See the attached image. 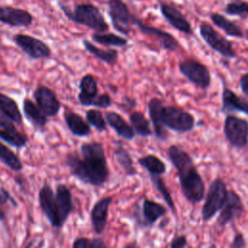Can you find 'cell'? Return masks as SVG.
<instances>
[{"mask_svg":"<svg viewBox=\"0 0 248 248\" xmlns=\"http://www.w3.org/2000/svg\"><path fill=\"white\" fill-rule=\"evenodd\" d=\"M65 163L71 174L84 184L101 187L108 179V165L101 142H83L79 152L74 150L66 154Z\"/></svg>","mask_w":248,"mask_h":248,"instance_id":"6da1fadb","label":"cell"},{"mask_svg":"<svg viewBox=\"0 0 248 248\" xmlns=\"http://www.w3.org/2000/svg\"><path fill=\"white\" fill-rule=\"evenodd\" d=\"M148 114L153 126L154 134L160 140L168 138L170 129L176 133H188L195 127V116L182 108L166 105L159 98H151L147 103Z\"/></svg>","mask_w":248,"mask_h":248,"instance_id":"7a4b0ae2","label":"cell"},{"mask_svg":"<svg viewBox=\"0 0 248 248\" xmlns=\"http://www.w3.org/2000/svg\"><path fill=\"white\" fill-rule=\"evenodd\" d=\"M168 157L177 171L181 192L192 202H201L205 196V184L190 154L177 144L169 146Z\"/></svg>","mask_w":248,"mask_h":248,"instance_id":"3957f363","label":"cell"},{"mask_svg":"<svg viewBox=\"0 0 248 248\" xmlns=\"http://www.w3.org/2000/svg\"><path fill=\"white\" fill-rule=\"evenodd\" d=\"M63 14L73 22L86 26L95 32H106L108 25L100 9L91 3H80L73 8L62 3H58Z\"/></svg>","mask_w":248,"mask_h":248,"instance_id":"277c9868","label":"cell"},{"mask_svg":"<svg viewBox=\"0 0 248 248\" xmlns=\"http://www.w3.org/2000/svg\"><path fill=\"white\" fill-rule=\"evenodd\" d=\"M229 196V190L225 181L221 177L214 178L209 184L204 202L202 207V218L204 222L211 220L224 206Z\"/></svg>","mask_w":248,"mask_h":248,"instance_id":"5b68a950","label":"cell"},{"mask_svg":"<svg viewBox=\"0 0 248 248\" xmlns=\"http://www.w3.org/2000/svg\"><path fill=\"white\" fill-rule=\"evenodd\" d=\"M199 33L204 43L221 56L229 59H232L237 56L232 42L219 33L211 24L202 21L199 25Z\"/></svg>","mask_w":248,"mask_h":248,"instance_id":"8992f818","label":"cell"},{"mask_svg":"<svg viewBox=\"0 0 248 248\" xmlns=\"http://www.w3.org/2000/svg\"><path fill=\"white\" fill-rule=\"evenodd\" d=\"M179 73L192 84L207 89L211 84V74L206 65L194 58H185L178 63Z\"/></svg>","mask_w":248,"mask_h":248,"instance_id":"52a82bcc","label":"cell"},{"mask_svg":"<svg viewBox=\"0 0 248 248\" xmlns=\"http://www.w3.org/2000/svg\"><path fill=\"white\" fill-rule=\"evenodd\" d=\"M223 132L226 140L233 148L242 149L248 145V121L233 114H227Z\"/></svg>","mask_w":248,"mask_h":248,"instance_id":"ba28073f","label":"cell"},{"mask_svg":"<svg viewBox=\"0 0 248 248\" xmlns=\"http://www.w3.org/2000/svg\"><path fill=\"white\" fill-rule=\"evenodd\" d=\"M108 7L113 29L122 35L128 36L131 31V25L134 24L135 16L131 14L126 3L123 0H108Z\"/></svg>","mask_w":248,"mask_h":248,"instance_id":"9c48e42d","label":"cell"},{"mask_svg":"<svg viewBox=\"0 0 248 248\" xmlns=\"http://www.w3.org/2000/svg\"><path fill=\"white\" fill-rule=\"evenodd\" d=\"M15 44L33 60L49 58L51 49L44 41L27 34H16L13 38Z\"/></svg>","mask_w":248,"mask_h":248,"instance_id":"30bf717a","label":"cell"},{"mask_svg":"<svg viewBox=\"0 0 248 248\" xmlns=\"http://www.w3.org/2000/svg\"><path fill=\"white\" fill-rule=\"evenodd\" d=\"M39 204L49 224L55 229H61L63 225L59 216L55 193L47 183H45L39 191Z\"/></svg>","mask_w":248,"mask_h":248,"instance_id":"8fae6325","label":"cell"},{"mask_svg":"<svg viewBox=\"0 0 248 248\" xmlns=\"http://www.w3.org/2000/svg\"><path fill=\"white\" fill-rule=\"evenodd\" d=\"M159 10L162 16L172 28L184 35H193V28L190 21L175 5L160 1Z\"/></svg>","mask_w":248,"mask_h":248,"instance_id":"7c38bea8","label":"cell"},{"mask_svg":"<svg viewBox=\"0 0 248 248\" xmlns=\"http://www.w3.org/2000/svg\"><path fill=\"white\" fill-rule=\"evenodd\" d=\"M134 24L138 26L139 30L142 34L156 40V42L159 44V46L161 48H163L164 50L175 51L178 49L179 43L177 42L175 37L173 35H171L170 33L165 31V30H162L158 27L147 25L136 16L134 19Z\"/></svg>","mask_w":248,"mask_h":248,"instance_id":"4fadbf2b","label":"cell"},{"mask_svg":"<svg viewBox=\"0 0 248 248\" xmlns=\"http://www.w3.org/2000/svg\"><path fill=\"white\" fill-rule=\"evenodd\" d=\"M243 212L244 204L240 196L233 190H229L227 202L221 208L217 217V224L220 227H225L240 218Z\"/></svg>","mask_w":248,"mask_h":248,"instance_id":"5bb4252c","label":"cell"},{"mask_svg":"<svg viewBox=\"0 0 248 248\" xmlns=\"http://www.w3.org/2000/svg\"><path fill=\"white\" fill-rule=\"evenodd\" d=\"M33 98L47 117L55 116L61 108V103L56 94L46 85H39L33 92Z\"/></svg>","mask_w":248,"mask_h":248,"instance_id":"9a60e30c","label":"cell"},{"mask_svg":"<svg viewBox=\"0 0 248 248\" xmlns=\"http://www.w3.org/2000/svg\"><path fill=\"white\" fill-rule=\"evenodd\" d=\"M34 17L30 12L12 6H0V22L12 27H27Z\"/></svg>","mask_w":248,"mask_h":248,"instance_id":"2e32d148","label":"cell"},{"mask_svg":"<svg viewBox=\"0 0 248 248\" xmlns=\"http://www.w3.org/2000/svg\"><path fill=\"white\" fill-rule=\"evenodd\" d=\"M112 202V197H103L97 201L90 212V221L94 232L101 234L107 226L109 205Z\"/></svg>","mask_w":248,"mask_h":248,"instance_id":"e0dca14e","label":"cell"},{"mask_svg":"<svg viewBox=\"0 0 248 248\" xmlns=\"http://www.w3.org/2000/svg\"><path fill=\"white\" fill-rule=\"evenodd\" d=\"M221 101V110L224 113L231 114L232 112H242L248 115V100L237 95L227 86L223 87Z\"/></svg>","mask_w":248,"mask_h":248,"instance_id":"ac0fdd59","label":"cell"},{"mask_svg":"<svg viewBox=\"0 0 248 248\" xmlns=\"http://www.w3.org/2000/svg\"><path fill=\"white\" fill-rule=\"evenodd\" d=\"M79 92L78 100L83 107H93L94 103L99 96L98 83L95 77L91 74L84 75L79 80Z\"/></svg>","mask_w":248,"mask_h":248,"instance_id":"d6986e66","label":"cell"},{"mask_svg":"<svg viewBox=\"0 0 248 248\" xmlns=\"http://www.w3.org/2000/svg\"><path fill=\"white\" fill-rule=\"evenodd\" d=\"M167 214V208L153 200L144 198L141 203V221L142 227H151L159 219Z\"/></svg>","mask_w":248,"mask_h":248,"instance_id":"ffe728a7","label":"cell"},{"mask_svg":"<svg viewBox=\"0 0 248 248\" xmlns=\"http://www.w3.org/2000/svg\"><path fill=\"white\" fill-rule=\"evenodd\" d=\"M55 198L58 205L60 220L64 226L75 208L73 195L71 190L65 184H58L55 190Z\"/></svg>","mask_w":248,"mask_h":248,"instance_id":"44dd1931","label":"cell"},{"mask_svg":"<svg viewBox=\"0 0 248 248\" xmlns=\"http://www.w3.org/2000/svg\"><path fill=\"white\" fill-rule=\"evenodd\" d=\"M22 109L25 117L36 130L43 131L46 128L47 116L43 112L36 103L29 98H25L22 102Z\"/></svg>","mask_w":248,"mask_h":248,"instance_id":"7402d4cb","label":"cell"},{"mask_svg":"<svg viewBox=\"0 0 248 248\" xmlns=\"http://www.w3.org/2000/svg\"><path fill=\"white\" fill-rule=\"evenodd\" d=\"M64 121L69 131L76 137H86L91 133L90 124L78 113L66 108L63 113Z\"/></svg>","mask_w":248,"mask_h":248,"instance_id":"603a6c76","label":"cell"},{"mask_svg":"<svg viewBox=\"0 0 248 248\" xmlns=\"http://www.w3.org/2000/svg\"><path fill=\"white\" fill-rule=\"evenodd\" d=\"M107 123L115 131V133L122 139L131 140L135 138V131L132 126L117 112L108 111L105 113Z\"/></svg>","mask_w":248,"mask_h":248,"instance_id":"cb8c5ba5","label":"cell"},{"mask_svg":"<svg viewBox=\"0 0 248 248\" xmlns=\"http://www.w3.org/2000/svg\"><path fill=\"white\" fill-rule=\"evenodd\" d=\"M209 18L212 23L220 30H222L227 36L241 39L244 37L242 28L235 22L228 18L219 13H210Z\"/></svg>","mask_w":248,"mask_h":248,"instance_id":"d4e9b609","label":"cell"},{"mask_svg":"<svg viewBox=\"0 0 248 248\" xmlns=\"http://www.w3.org/2000/svg\"><path fill=\"white\" fill-rule=\"evenodd\" d=\"M82 46L87 52L94 55L95 57H97L99 60L103 61L106 64L113 65L118 60V51L114 48L105 49V48L98 47L87 39L82 40Z\"/></svg>","mask_w":248,"mask_h":248,"instance_id":"484cf974","label":"cell"},{"mask_svg":"<svg viewBox=\"0 0 248 248\" xmlns=\"http://www.w3.org/2000/svg\"><path fill=\"white\" fill-rule=\"evenodd\" d=\"M113 155L117 164L120 166L126 175L132 176L137 173V170L134 167V161L130 152L119 142H117L113 148Z\"/></svg>","mask_w":248,"mask_h":248,"instance_id":"4316f807","label":"cell"},{"mask_svg":"<svg viewBox=\"0 0 248 248\" xmlns=\"http://www.w3.org/2000/svg\"><path fill=\"white\" fill-rule=\"evenodd\" d=\"M0 112L15 123L22 122V115L17 103L10 96L0 92Z\"/></svg>","mask_w":248,"mask_h":248,"instance_id":"83f0119b","label":"cell"},{"mask_svg":"<svg viewBox=\"0 0 248 248\" xmlns=\"http://www.w3.org/2000/svg\"><path fill=\"white\" fill-rule=\"evenodd\" d=\"M138 163L149 173V175L161 176L167 171V166L165 162L162 161L158 156L153 154L140 157L138 159Z\"/></svg>","mask_w":248,"mask_h":248,"instance_id":"f1b7e54d","label":"cell"},{"mask_svg":"<svg viewBox=\"0 0 248 248\" xmlns=\"http://www.w3.org/2000/svg\"><path fill=\"white\" fill-rule=\"evenodd\" d=\"M0 140L16 148L26 146L28 142L27 137L20 133L15 125L7 128H0Z\"/></svg>","mask_w":248,"mask_h":248,"instance_id":"f546056e","label":"cell"},{"mask_svg":"<svg viewBox=\"0 0 248 248\" xmlns=\"http://www.w3.org/2000/svg\"><path fill=\"white\" fill-rule=\"evenodd\" d=\"M129 119L133 130L138 136L145 138L152 135L153 132L151 130L150 121L145 117L142 112L137 110L132 111L129 115Z\"/></svg>","mask_w":248,"mask_h":248,"instance_id":"4dcf8cb0","label":"cell"},{"mask_svg":"<svg viewBox=\"0 0 248 248\" xmlns=\"http://www.w3.org/2000/svg\"><path fill=\"white\" fill-rule=\"evenodd\" d=\"M91 37L95 43L102 46L124 47L128 45V40L126 38L111 32H95Z\"/></svg>","mask_w":248,"mask_h":248,"instance_id":"1f68e13d","label":"cell"},{"mask_svg":"<svg viewBox=\"0 0 248 248\" xmlns=\"http://www.w3.org/2000/svg\"><path fill=\"white\" fill-rule=\"evenodd\" d=\"M0 162L15 171L21 170L23 167L19 157L1 141H0Z\"/></svg>","mask_w":248,"mask_h":248,"instance_id":"d6a6232c","label":"cell"},{"mask_svg":"<svg viewBox=\"0 0 248 248\" xmlns=\"http://www.w3.org/2000/svg\"><path fill=\"white\" fill-rule=\"evenodd\" d=\"M150 179L152 181L153 186L158 191V193L162 196L163 200L165 201V202L167 203L169 208L175 214V212H176L175 204H174V202L172 200L170 192L169 191V188L167 187L165 181L159 175H150Z\"/></svg>","mask_w":248,"mask_h":248,"instance_id":"836d02e7","label":"cell"},{"mask_svg":"<svg viewBox=\"0 0 248 248\" xmlns=\"http://www.w3.org/2000/svg\"><path fill=\"white\" fill-rule=\"evenodd\" d=\"M224 12L228 16L248 17V2L244 0H231L226 4Z\"/></svg>","mask_w":248,"mask_h":248,"instance_id":"e575fe53","label":"cell"},{"mask_svg":"<svg viewBox=\"0 0 248 248\" xmlns=\"http://www.w3.org/2000/svg\"><path fill=\"white\" fill-rule=\"evenodd\" d=\"M86 121L93 126L98 132H104L107 130V121L103 113L96 108H91L85 112Z\"/></svg>","mask_w":248,"mask_h":248,"instance_id":"d590c367","label":"cell"},{"mask_svg":"<svg viewBox=\"0 0 248 248\" xmlns=\"http://www.w3.org/2000/svg\"><path fill=\"white\" fill-rule=\"evenodd\" d=\"M111 104H112V100L110 96L108 93H102V94H99V96L97 97L93 107L98 108H109Z\"/></svg>","mask_w":248,"mask_h":248,"instance_id":"8d00e7d4","label":"cell"},{"mask_svg":"<svg viewBox=\"0 0 248 248\" xmlns=\"http://www.w3.org/2000/svg\"><path fill=\"white\" fill-rule=\"evenodd\" d=\"M72 248H94V238L77 237L73 242Z\"/></svg>","mask_w":248,"mask_h":248,"instance_id":"74e56055","label":"cell"},{"mask_svg":"<svg viewBox=\"0 0 248 248\" xmlns=\"http://www.w3.org/2000/svg\"><path fill=\"white\" fill-rule=\"evenodd\" d=\"M246 240L242 232H235L231 242V248H246Z\"/></svg>","mask_w":248,"mask_h":248,"instance_id":"f35d334b","label":"cell"},{"mask_svg":"<svg viewBox=\"0 0 248 248\" xmlns=\"http://www.w3.org/2000/svg\"><path fill=\"white\" fill-rule=\"evenodd\" d=\"M187 242V237L184 234H179L172 238L169 248H186Z\"/></svg>","mask_w":248,"mask_h":248,"instance_id":"ab89813d","label":"cell"},{"mask_svg":"<svg viewBox=\"0 0 248 248\" xmlns=\"http://www.w3.org/2000/svg\"><path fill=\"white\" fill-rule=\"evenodd\" d=\"M8 202H13V205L16 207V202L14 200V198L11 196L9 191H7L3 186L0 185V205L6 204Z\"/></svg>","mask_w":248,"mask_h":248,"instance_id":"60d3db41","label":"cell"},{"mask_svg":"<svg viewBox=\"0 0 248 248\" xmlns=\"http://www.w3.org/2000/svg\"><path fill=\"white\" fill-rule=\"evenodd\" d=\"M239 87L248 100V72L239 78Z\"/></svg>","mask_w":248,"mask_h":248,"instance_id":"b9f144b4","label":"cell"},{"mask_svg":"<svg viewBox=\"0 0 248 248\" xmlns=\"http://www.w3.org/2000/svg\"><path fill=\"white\" fill-rule=\"evenodd\" d=\"M136 104H137V102H136L135 99L130 98V97H126V98H124V100L122 102L121 107H123L124 109L129 110V109H132L136 106Z\"/></svg>","mask_w":248,"mask_h":248,"instance_id":"7bdbcfd3","label":"cell"},{"mask_svg":"<svg viewBox=\"0 0 248 248\" xmlns=\"http://www.w3.org/2000/svg\"><path fill=\"white\" fill-rule=\"evenodd\" d=\"M94 248H107V245L103 238L94 237Z\"/></svg>","mask_w":248,"mask_h":248,"instance_id":"ee69618b","label":"cell"},{"mask_svg":"<svg viewBox=\"0 0 248 248\" xmlns=\"http://www.w3.org/2000/svg\"><path fill=\"white\" fill-rule=\"evenodd\" d=\"M122 248H140L138 243L136 241H130L128 243H126Z\"/></svg>","mask_w":248,"mask_h":248,"instance_id":"f6af8a7d","label":"cell"},{"mask_svg":"<svg viewBox=\"0 0 248 248\" xmlns=\"http://www.w3.org/2000/svg\"><path fill=\"white\" fill-rule=\"evenodd\" d=\"M5 218V214H4V211L0 208V221H3Z\"/></svg>","mask_w":248,"mask_h":248,"instance_id":"bcb514c9","label":"cell"},{"mask_svg":"<svg viewBox=\"0 0 248 248\" xmlns=\"http://www.w3.org/2000/svg\"><path fill=\"white\" fill-rule=\"evenodd\" d=\"M244 36H245V38H246V41L248 42V29L245 31V35H244Z\"/></svg>","mask_w":248,"mask_h":248,"instance_id":"7dc6e473","label":"cell"},{"mask_svg":"<svg viewBox=\"0 0 248 248\" xmlns=\"http://www.w3.org/2000/svg\"><path fill=\"white\" fill-rule=\"evenodd\" d=\"M208 248H216V247H215V245H214V244H212V245H210Z\"/></svg>","mask_w":248,"mask_h":248,"instance_id":"c3c4849f","label":"cell"},{"mask_svg":"<svg viewBox=\"0 0 248 248\" xmlns=\"http://www.w3.org/2000/svg\"><path fill=\"white\" fill-rule=\"evenodd\" d=\"M25 248H30V245H29V244H28V245H26V246H25Z\"/></svg>","mask_w":248,"mask_h":248,"instance_id":"681fc988","label":"cell"}]
</instances>
